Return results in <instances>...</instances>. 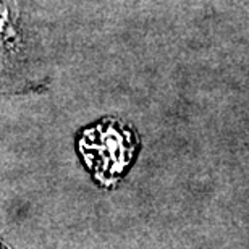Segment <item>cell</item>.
<instances>
[{"label":"cell","instance_id":"cell-1","mask_svg":"<svg viewBox=\"0 0 249 249\" xmlns=\"http://www.w3.org/2000/svg\"><path fill=\"white\" fill-rule=\"evenodd\" d=\"M138 147L134 131L118 120L107 118L86 128L78 141V151L99 185L110 188L131 165Z\"/></svg>","mask_w":249,"mask_h":249},{"label":"cell","instance_id":"cell-2","mask_svg":"<svg viewBox=\"0 0 249 249\" xmlns=\"http://www.w3.org/2000/svg\"><path fill=\"white\" fill-rule=\"evenodd\" d=\"M0 249H12V248L7 246V245H5V243H3L2 240H0Z\"/></svg>","mask_w":249,"mask_h":249}]
</instances>
